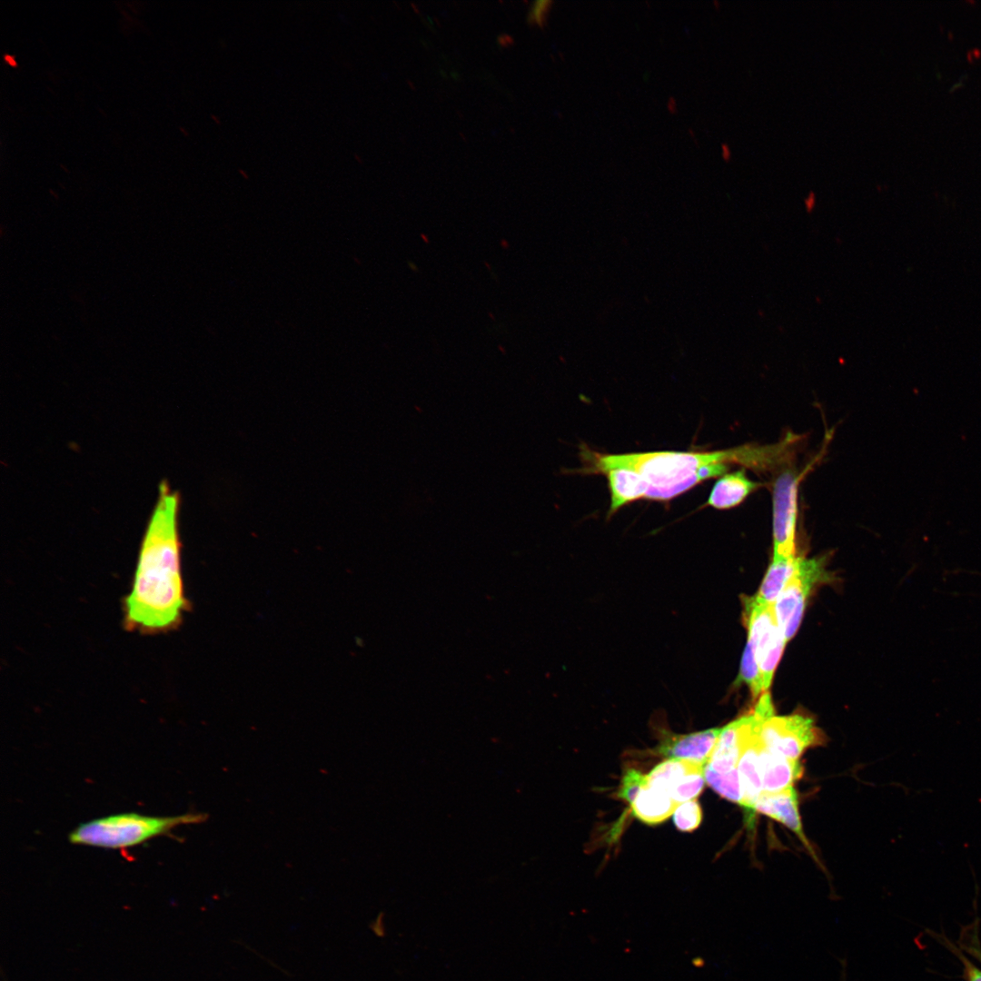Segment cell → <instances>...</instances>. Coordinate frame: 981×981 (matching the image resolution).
<instances>
[{
    "instance_id": "obj_1",
    "label": "cell",
    "mask_w": 981,
    "mask_h": 981,
    "mask_svg": "<svg viewBox=\"0 0 981 981\" xmlns=\"http://www.w3.org/2000/svg\"><path fill=\"white\" fill-rule=\"evenodd\" d=\"M179 497L165 482L145 530L130 592L123 602L124 626L158 634L174 629L187 609L177 530Z\"/></svg>"
},
{
    "instance_id": "obj_2",
    "label": "cell",
    "mask_w": 981,
    "mask_h": 981,
    "mask_svg": "<svg viewBox=\"0 0 981 981\" xmlns=\"http://www.w3.org/2000/svg\"><path fill=\"white\" fill-rule=\"evenodd\" d=\"M583 468L579 471L603 474L615 468L636 471L647 484L645 499L669 501L700 482L726 474L732 464L758 471H771L777 462L772 444H745L713 451H653L605 454L581 446Z\"/></svg>"
},
{
    "instance_id": "obj_3",
    "label": "cell",
    "mask_w": 981,
    "mask_h": 981,
    "mask_svg": "<svg viewBox=\"0 0 981 981\" xmlns=\"http://www.w3.org/2000/svg\"><path fill=\"white\" fill-rule=\"evenodd\" d=\"M204 814L151 817L121 813L96 818L75 827L68 836L72 844L117 849L139 845L176 827L204 821Z\"/></svg>"
},
{
    "instance_id": "obj_4",
    "label": "cell",
    "mask_w": 981,
    "mask_h": 981,
    "mask_svg": "<svg viewBox=\"0 0 981 981\" xmlns=\"http://www.w3.org/2000/svg\"><path fill=\"white\" fill-rule=\"evenodd\" d=\"M743 619L748 629V641L758 661L764 691L771 684L776 667L786 645L778 624L774 605L756 596L742 597Z\"/></svg>"
},
{
    "instance_id": "obj_5",
    "label": "cell",
    "mask_w": 981,
    "mask_h": 981,
    "mask_svg": "<svg viewBox=\"0 0 981 981\" xmlns=\"http://www.w3.org/2000/svg\"><path fill=\"white\" fill-rule=\"evenodd\" d=\"M812 465L808 464L801 472L786 469L773 483V559L796 556L799 484Z\"/></svg>"
},
{
    "instance_id": "obj_6",
    "label": "cell",
    "mask_w": 981,
    "mask_h": 981,
    "mask_svg": "<svg viewBox=\"0 0 981 981\" xmlns=\"http://www.w3.org/2000/svg\"><path fill=\"white\" fill-rule=\"evenodd\" d=\"M825 566L822 558H800L798 569L774 603L776 619L786 641L796 634L811 591L818 583L828 580Z\"/></svg>"
},
{
    "instance_id": "obj_7",
    "label": "cell",
    "mask_w": 981,
    "mask_h": 981,
    "mask_svg": "<svg viewBox=\"0 0 981 981\" xmlns=\"http://www.w3.org/2000/svg\"><path fill=\"white\" fill-rule=\"evenodd\" d=\"M774 712L771 696L766 691L750 713L721 728L708 765L719 773L736 768L750 739L760 731L763 723L774 716Z\"/></svg>"
},
{
    "instance_id": "obj_8",
    "label": "cell",
    "mask_w": 981,
    "mask_h": 981,
    "mask_svg": "<svg viewBox=\"0 0 981 981\" xmlns=\"http://www.w3.org/2000/svg\"><path fill=\"white\" fill-rule=\"evenodd\" d=\"M759 738L771 752L791 759H798L806 749L822 742L813 719L801 714L772 716L763 723Z\"/></svg>"
},
{
    "instance_id": "obj_9",
    "label": "cell",
    "mask_w": 981,
    "mask_h": 981,
    "mask_svg": "<svg viewBox=\"0 0 981 981\" xmlns=\"http://www.w3.org/2000/svg\"><path fill=\"white\" fill-rule=\"evenodd\" d=\"M720 730L721 728H716L690 734L668 735L658 747V751L669 758L707 765Z\"/></svg>"
},
{
    "instance_id": "obj_10",
    "label": "cell",
    "mask_w": 981,
    "mask_h": 981,
    "mask_svg": "<svg viewBox=\"0 0 981 981\" xmlns=\"http://www.w3.org/2000/svg\"><path fill=\"white\" fill-rule=\"evenodd\" d=\"M759 772L764 793H774L792 787L803 774L798 759L777 755L763 746L758 749Z\"/></svg>"
},
{
    "instance_id": "obj_11",
    "label": "cell",
    "mask_w": 981,
    "mask_h": 981,
    "mask_svg": "<svg viewBox=\"0 0 981 981\" xmlns=\"http://www.w3.org/2000/svg\"><path fill=\"white\" fill-rule=\"evenodd\" d=\"M755 812L782 823L807 844L798 812V794L792 787L774 793L763 792L756 802Z\"/></svg>"
},
{
    "instance_id": "obj_12",
    "label": "cell",
    "mask_w": 981,
    "mask_h": 981,
    "mask_svg": "<svg viewBox=\"0 0 981 981\" xmlns=\"http://www.w3.org/2000/svg\"><path fill=\"white\" fill-rule=\"evenodd\" d=\"M759 733L756 734L744 749L738 763L741 789L743 794L742 808L746 812L748 825H753L755 805L763 793L758 763Z\"/></svg>"
},
{
    "instance_id": "obj_13",
    "label": "cell",
    "mask_w": 981,
    "mask_h": 981,
    "mask_svg": "<svg viewBox=\"0 0 981 981\" xmlns=\"http://www.w3.org/2000/svg\"><path fill=\"white\" fill-rule=\"evenodd\" d=\"M762 486L751 481L744 468L727 472L715 482L707 505L717 510H729L742 503L747 497Z\"/></svg>"
},
{
    "instance_id": "obj_14",
    "label": "cell",
    "mask_w": 981,
    "mask_h": 981,
    "mask_svg": "<svg viewBox=\"0 0 981 981\" xmlns=\"http://www.w3.org/2000/svg\"><path fill=\"white\" fill-rule=\"evenodd\" d=\"M607 476L610 492V505L608 517L612 516L623 506L645 499L647 484L640 475L632 469L615 468L603 473Z\"/></svg>"
},
{
    "instance_id": "obj_15",
    "label": "cell",
    "mask_w": 981,
    "mask_h": 981,
    "mask_svg": "<svg viewBox=\"0 0 981 981\" xmlns=\"http://www.w3.org/2000/svg\"><path fill=\"white\" fill-rule=\"evenodd\" d=\"M678 803L669 794L646 785L631 804L632 814L649 825H657L671 816Z\"/></svg>"
},
{
    "instance_id": "obj_16",
    "label": "cell",
    "mask_w": 981,
    "mask_h": 981,
    "mask_svg": "<svg viewBox=\"0 0 981 981\" xmlns=\"http://www.w3.org/2000/svg\"><path fill=\"white\" fill-rule=\"evenodd\" d=\"M801 557L773 559L756 597L774 605L780 592L798 569Z\"/></svg>"
},
{
    "instance_id": "obj_17",
    "label": "cell",
    "mask_w": 981,
    "mask_h": 981,
    "mask_svg": "<svg viewBox=\"0 0 981 981\" xmlns=\"http://www.w3.org/2000/svg\"><path fill=\"white\" fill-rule=\"evenodd\" d=\"M701 765L685 759L669 758L657 765L647 776L650 787L670 793L671 789L688 774L703 770ZM670 796V795H669Z\"/></svg>"
},
{
    "instance_id": "obj_18",
    "label": "cell",
    "mask_w": 981,
    "mask_h": 981,
    "mask_svg": "<svg viewBox=\"0 0 981 981\" xmlns=\"http://www.w3.org/2000/svg\"><path fill=\"white\" fill-rule=\"evenodd\" d=\"M706 783L720 797L742 806L743 794L738 768L719 773L708 764L704 768Z\"/></svg>"
},
{
    "instance_id": "obj_19",
    "label": "cell",
    "mask_w": 981,
    "mask_h": 981,
    "mask_svg": "<svg viewBox=\"0 0 981 981\" xmlns=\"http://www.w3.org/2000/svg\"><path fill=\"white\" fill-rule=\"evenodd\" d=\"M736 683L747 684L753 698L756 699L764 691L759 667L748 644L746 645L743 652L740 670Z\"/></svg>"
},
{
    "instance_id": "obj_20",
    "label": "cell",
    "mask_w": 981,
    "mask_h": 981,
    "mask_svg": "<svg viewBox=\"0 0 981 981\" xmlns=\"http://www.w3.org/2000/svg\"><path fill=\"white\" fill-rule=\"evenodd\" d=\"M706 780L704 769L686 775L670 791V797L678 803L694 800L703 790Z\"/></svg>"
},
{
    "instance_id": "obj_21",
    "label": "cell",
    "mask_w": 981,
    "mask_h": 981,
    "mask_svg": "<svg viewBox=\"0 0 981 981\" xmlns=\"http://www.w3.org/2000/svg\"><path fill=\"white\" fill-rule=\"evenodd\" d=\"M672 816L674 825L683 832L697 829L702 821V810L695 799L679 804Z\"/></svg>"
},
{
    "instance_id": "obj_22",
    "label": "cell",
    "mask_w": 981,
    "mask_h": 981,
    "mask_svg": "<svg viewBox=\"0 0 981 981\" xmlns=\"http://www.w3.org/2000/svg\"><path fill=\"white\" fill-rule=\"evenodd\" d=\"M648 784V776L641 772L629 768L624 772L618 797L629 804L633 803L639 791Z\"/></svg>"
},
{
    "instance_id": "obj_23",
    "label": "cell",
    "mask_w": 981,
    "mask_h": 981,
    "mask_svg": "<svg viewBox=\"0 0 981 981\" xmlns=\"http://www.w3.org/2000/svg\"><path fill=\"white\" fill-rule=\"evenodd\" d=\"M550 1H536L531 7V11L529 15V21L530 23H536L537 25L542 26L546 20L545 16L550 9Z\"/></svg>"
},
{
    "instance_id": "obj_24",
    "label": "cell",
    "mask_w": 981,
    "mask_h": 981,
    "mask_svg": "<svg viewBox=\"0 0 981 981\" xmlns=\"http://www.w3.org/2000/svg\"><path fill=\"white\" fill-rule=\"evenodd\" d=\"M961 960L964 968V974L966 981H981V969L973 965L966 957L960 953L956 954Z\"/></svg>"
},
{
    "instance_id": "obj_25",
    "label": "cell",
    "mask_w": 981,
    "mask_h": 981,
    "mask_svg": "<svg viewBox=\"0 0 981 981\" xmlns=\"http://www.w3.org/2000/svg\"><path fill=\"white\" fill-rule=\"evenodd\" d=\"M722 157L728 161L731 157V150L728 144H721Z\"/></svg>"
},
{
    "instance_id": "obj_26",
    "label": "cell",
    "mask_w": 981,
    "mask_h": 981,
    "mask_svg": "<svg viewBox=\"0 0 981 981\" xmlns=\"http://www.w3.org/2000/svg\"><path fill=\"white\" fill-rule=\"evenodd\" d=\"M5 60H6V62H8V63H9V64H10L11 65H15V64H16V63H15V59H14V58H13L12 56H10V55H5Z\"/></svg>"
}]
</instances>
